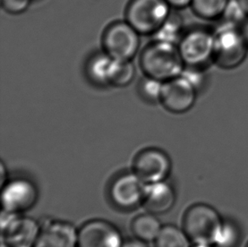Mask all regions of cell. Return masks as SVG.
Listing matches in <instances>:
<instances>
[{
    "label": "cell",
    "instance_id": "cell-16",
    "mask_svg": "<svg viewBox=\"0 0 248 247\" xmlns=\"http://www.w3.org/2000/svg\"><path fill=\"white\" fill-rule=\"evenodd\" d=\"M132 232L138 240L148 242L158 237L161 231V224L155 214H141L135 218L131 224Z\"/></svg>",
    "mask_w": 248,
    "mask_h": 247
},
{
    "label": "cell",
    "instance_id": "cell-17",
    "mask_svg": "<svg viewBox=\"0 0 248 247\" xmlns=\"http://www.w3.org/2000/svg\"><path fill=\"white\" fill-rule=\"evenodd\" d=\"M183 27L184 24L181 15L171 12L164 24L154 35V40L178 45L184 34Z\"/></svg>",
    "mask_w": 248,
    "mask_h": 247
},
{
    "label": "cell",
    "instance_id": "cell-23",
    "mask_svg": "<svg viewBox=\"0 0 248 247\" xmlns=\"http://www.w3.org/2000/svg\"><path fill=\"white\" fill-rule=\"evenodd\" d=\"M221 19L242 27L248 20V15L240 0H229Z\"/></svg>",
    "mask_w": 248,
    "mask_h": 247
},
{
    "label": "cell",
    "instance_id": "cell-18",
    "mask_svg": "<svg viewBox=\"0 0 248 247\" xmlns=\"http://www.w3.org/2000/svg\"><path fill=\"white\" fill-rule=\"evenodd\" d=\"M191 239L179 228L167 225L161 229L155 240V247H191Z\"/></svg>",
    "mask_w": 248,
    "mask_h": 247
},
{
    "label": "cell",
    "instance_id": "cell-20",
    "mask_svg": "<svg viewBox=\"0 0 248 247\" xmlns=\"http://www.w3.org/2000/svg\"><path fill=\"white\" fill-rule=\"evenodd\" d=\"M136 72V68L132 61L114 60L109 86L115 87H127L134 80Z\"/></svg>",
    "mask_w": 248,
    "mask_h": 247
},
{
    "label": "cell",
    "instance_id": "cell-15",
    "mask_svg": "<svg viewBox=\"0 0 248 247\" xmlns=\"http://www.w3.org/2000/svg\"><path fill=\"white\" fill-rule=\"evenodd\" d=\"M114 59L105 52L95 54L88 61L87 75L89 80L97 86H108Z\"/></svg>",
    "mask_w": 248,
    "mask_h": 247
},
{
    "label": "cell",
    "instance_id": "cell-6",
    "mask_svg": "<svg viewBox=\"0 0 248 247\" xmlns=\"http://www.w3.org/2000/svg\"><path fill=\"white\" fill-rule=\"evenodd\" d=\"M140 35L126 20L111 24L103 36L104 51L114 60L132 61L140 48Z\"/></svg>",
    "mask_w": 248,
    "mask_h": 247
},
{
    "label": "cell",
    "instance_id": "cell-11",
    "mask_svg": "<svg viewBox=\"0 0 248 247\" xmlns=\"http://www.w3.org/2000/svg\"><path fill=\"white\" fill-rule=\"evenodd\" d=\"M37 200V188L26 179L14 180L2 187L1 202L5 212L19 214L33 207Z\"/></svg>",
    "mask_w": 248,
    "mask_h": 247
},
{
    "label": "cell",
    "instance_id": "cell-19",
    "mask_svg": "<svg viewBox=\"0 0 248 247\" xmlns=\"http://www.w3.org/2000/svg\"><path fill=\"white\" fill-rule=\"evenodd\" d=\"M229 0H192L193 12L203 20L221 19Z\"/></svg>",
    "mask_w": 248,
    "mask_h": 247
},
{
    "label": "cell",
    "instance_id": "cell-12",
    "mask_svg": "<svg viewBox=\"0 0 248 247\" xmlns=\"http://www.w3.org/2000/svg\"><path fill=\"white\" fill-rule=\"evenodd\" d=\"M121 234L113 224L104 220H92L78 232V247H122Z\"/></svg>",
    "mask_w": 248,
    "mask_h": 247
},
{
    "label": "cell",
    "instance_id": "cell-2",
    "mask_svg": "<svg viewBox=\"0 0 248 247\" xmlns=\"http://www.w3.org/2000/svg\"><path fill=\"white\" fill-rule=\"evenodd\" d=\"M214 62L222 69L231 70L242 64L247 58L248 44L242 27L222 20L214 29Z\"/></svg>",
    "mask_w": 248,
    "mask_h": 247
},
{
    "label": "cell",
    "instance_id": "cell-4",
    "mask_svg": "<svg viewBox=\"0 0 248 247\" xmlns=\"http://www.w3.org/2000/svg\"><path fill=\"white\" fill-rule=\"evenodd\" d=\"M170 8L166 0H131L125 20L141 35H155L170 15Z\"/></svg>",
    "mask_w": 248,
    "mask_h": 247
},
{
    "label": "cell",
    "instance_id": "cell-28",
    "mask_svg": "<svg viewBox=\"0 0 248 247\" xmlns=\"http://www.w3.org/2000/svg\"><path fill=\"white\" fill-rule=\"evenodd\" d=\"M242 33L244 35L246 40L248 42V19L246 20L244 24L242 26Z\"/></svg>",
    "mask_w": 248,
    "mask_h": 247
},
{
    "label": "cell",
    "instance_id": "cell-29",
    "mask_svg": "<svg viewBox=\"0 0 248 247\" xmlns=\"http://www.w3.org/2000/svg\"><path fill=\"white\" fill-rule=\"evenodd\" d=\"M240 2L242 3V6L244 7L246 12H247L248 15V0H240Z\"/></svg>",
    "mask_w": 248,
    "mask_h": 247
},
{
    "label": "cell",
    "instance_id": "cell-14",
    "mask_svg": "<svg viewBox=\"0 0 248 247\" xmlns=\"http://www.w3.org/2000/svg\"><path fill=\"white\" fill-rule=\"evenodd\" d=\"M175 192L164 181L145 187L142 205L153 214H163L170 210L175 202Z\"/></svg>",
    "mask_w": 248,
    "mask_h": 247
},
{
    "label": "cell",
    "instance_id": "cell-27",
    "mask_svg": "<svg viewBox=\"0 0 248 247\" xmlns=\"http://www.w3.org/2000/svg\"><path fill=\"white\" fill-rule=\"evenodd\" d=\"M122 247H148V246L145 244L144 241L138 239V240H132V241L125 242Z\"/></svg>",
    "mask_w": 248,
    "mask_h": 247
},
{
    "label": "cell",
    "instance_id": "cell-3",
    "mask_svg": "<svg viewBox=\"0 0 248 247\" xmlns=\"http://www.w3.org/2000/svg\"><path fill=\"white\" fill-rule=\"evenodd\" d=\"M223 221L215 207L208 204H195L185 214L183 230L192 243L213 246Z\"/></svg>",
    "mask_w": 248,
    "mask_h": 247
},
{
    "label": "cell",
    "instance_id": "cell-21",
    "mask_svg": "<svg viewBox=\"0 0 248 247\" xmlns=\"http://www.w3.org/2000/svg\"><path fill=\"white\" fill-rule=\"evenodd\" d=\"M241 241V231L232 221L224 220L213 243L214 247H237Z\"/></svg>",
    "mask_w": 248,
    "mask_h": 247
},
{
    "label": "cell",
    "instance_id": "cell-13",
    "mask_svg": "<svg viewBox=\"0 0 248 247\" xmlns=\"http://www.w3.org/2000/svg\"><path fill=\"white\" fill-rule=\"evenodd\" d=\"M34 247H78V232L69 223H48L41 231Z\"/></svg>",
    "mask_w": 248,
    "mask_h": 247
},
{
    "label": "cell",
    "instance_id": "cell-10",
    "mask_svg": "<svg viewBox=\"0 0 248 247\" xmlns=\"http://www.w3.org/2000/svg\"><path fill=\"white\" fill-rule=\"evenodd\" d=\"M135 174H121L112 181L109 198L112 203L121 210H131L142 203L145 187Z\"/></svg>",
    "mask_w": 248,
    "mask_h": 247
},
{
    "label": "cell",
    "instance_id": "cell-1",
    "mask_svg": "<svg viewBox=\"0 0 248 247\" xmlns=\"http://www.w3.org/2000/svg\"><path fill=\"white\" fill-rule=\"evenodd\" d=\"M140 66L146 77L165 82L180 77L186 64L178 45L154 40L142 51Z\"/></svg>",
    "mask_w": 248,
    "mask_h": 247
},
{
    "label": "cell",
    "instance_id": "cell-22",
    "mask_svg": "<svg viewBox=\"0 0 248 247\" xmlns=\"http://www.w3.org/2000/svg\"><path fill=\"white\" fill-rule=\"evenodd\" d=\"M164 82L152 77H146L138 83V93L143 100L149 104H157L161 100Z\"/></svg>",
    "mask_w": 248,
    "mask_h": 247
},
{
    "label": "cell",
    "instance_id": "cell-32",
    "mask_svg": "<svg viewBox=\"0 0 248 247\" xmlns=\"http://www.w3.org/2000/svg\"><path fill=\"white\" fill-rule=\"evenodd\" d=\"M247 247H248V246H247Z\"/></svg>",
    "mask_w": 248,
    "mask_h": 247
},
{
    "label": "cell",
    "instance_id": "cell-31",
    "mask_svg": "<svg viewBox=\"0 0 248 247\" xmlns=\"http://www.w3.org/2000/svg\"><path fill=\"white\" fill-rule=\"evenodd\" d=\"M1 247H8L6 245L4 244L3 242H2V244H1Z\"/></svg>",
    "mask_w": 248,
    "mask_h": 247
},
{
    "label": "cell",
    "instance_id": "cell-30",
    "mask_svg": "<svg viewBox=\"0 0 248 247\" xmlns=\"http://www.w3.org/2000/svg\"><path fill=\"white\" fill-rule=\"evenodd\" d=\"M191 247H214V246L209 244H194V246Z\"/></svg>",
    "mask_w": 248,
    "mask_h": 247
},
{
    "label": "cell",
    "instance_id": "cell-26",
    "mask_svg": "<svg viewBox=\"0 0 248 247\" xmlns=\"http://www.w3.org/2000/svg\"><path fill=\"white\" fill-rule=\"evenodd\" d=\"M171 8L174 9H184L188 6H191L192 0H166Z\"/></svg>",
    "mask_w": 248,
    "mask_h": 247
},
{
    "label": "cell",
    "instance_id": "cell-8",
    "mask_svg": "<svg viewBox=\"0 0 248 247\" xmlns=\"http://www.w3.org/2000/svg\"><path fill=\"white\" fill-rule=\"evenodd\" d=\"M133 169L134 174L144 184H155L167 178L170 172V159L163 151L148 148L137 155Z\"/></svg>",
    "mask_w": 248,
    "mask_h": 247
},
{
    "label": "cell",
    "instance_id": "cell-25",
    "mask_svg": "<svg viewBox=\"0 0 248 247\" xmlns=\"http://www.w3.org/2000/svg\"><path fill=\"white\" fill-rule=\"evenodd\" d=\"M31 0H1V6L7 13L20 15L30 6Z\"/></svg>",
    "mask_w": 248,
    "mask_h": 247
},
{
    "label": "cell",
    "instance_id": "cell-7",
    "mask_svg": "<svg viewBox=\"0 0 248 247\" xmlns=\"http://www.w3.org/2000/svg\"><path fill=\"white\" fill-rule=\"evenodd\" d=\"M2 239L8 247H34L41 231L39 224L31 217L3 211L1 217Z\"/></svg>",
    "mask_w": 248,
    "mask_h": 247
},
{
    "label": "cell",
    "instance_id": "cell-24",
    "mask_svg": "<svg viewBox=\"0 0 248 247\" xmlns=\"http://www.w3.org/2000/svg\"><path fill=\"white\" fill-rule=\"evenodd\" d=\"M181 76L186 79L198 93L205 87L208 80L207 73L202 67L186 66Z\"/></svg>",
    "mask_w": 248,
    "mask_h": 247
},
{
    "label": "cell",
    "instance_id": "cell-9",
    "mask_svg": "<svg viewBox=\"0 0 248 247\" xmlns=\"http://www.w3.org/2000/svg\"><path fill=\"white\" fill-rule=\"evenodd\" d=\"M198 91L184 77L164 82L160 104L173 114H184L194 106Z\"/></svg>",
    "mask_w": 248,
    "mask_h": 247
},
{
    "label": "cell",
    "instance_id": "cell-5",
    "mask_svg": "<svg viewBox=\"0 0 248 247\" xmlns=\"http://www.w3.org/2000/svg\"><path fill=\"white\" fill-rule=\"evenodd\" d=\"M181 58L186 66L204 68L214 61V30L206 27H195L184 32L178 44Z\"/></svg>",
    "mask_w": 248,
    "mask_h": 247
}]
</instances>
